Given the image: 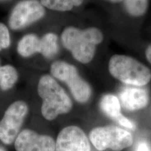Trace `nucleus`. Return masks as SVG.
<instances>
[{"instance_id": "obj_1", "label": "nucleus", "mask_w": 151, "mask_h": 151, "mask_svg": "<svg viewBox=\"0 0 151 151\" xmlns=\"http://www.w3.org/2000/svg\"><path fill=\"white\" fill-rule=\"evenodd\" d=\"M60 39L64 48L71 52L76 61L86 65L93 60L97 46L104 40V35L95 27L81 29L69 26L62 31Z\"/></svg>"}, {"instance_id": "obj_2", "label": "nucleus", "mask_w": 151, "mask_h": 151, "mask_svg": "<svg viewBox=\"0 0 151 151\" xmlns=\"http://www.w3.org/2000/svg\"><path fill=\"white\" fill-rule=\"evenodd\" d=\"M37 92L42 99L41 114L47 120H53L60 115L69 113L73 108L71 98L51 75L41 76Z\"/></svg>"}, {"instance_id": "obj_3", "label": "nucleus", "mask_w": 151, "mask_h": 151, "mask_svg": "<svg viewBox=\"0 0 151 151\" xmlns=\"http://www.w3.org/2000/svg\"><path fill=\"white\" fill-rule=\"evenodd\" d=\"M109 71L116 80L132 86H145L151 81L150 69L135 58L125 55L111 57Z\"/></svg>"}, {"instance_id": "obj_4", "label": "nucleus", "mask_w": 151, "mask_h": 151, "mask_svg": "<svg viewBox=\"0 0 151 151\" xmlns=\"http://www.w3.org/2000/svg\"><path fill=\"white\" fill-rule=\"evenodd\" d=\"M50 73L53 78L65 83L77 102L86 104L92 96L90 85L81 77L74 65L62 60H56L50 66Z\"/></svg>"}, {"instance_id": "obj_5", "label": "nucleus", "mask_w": 151, "mask_h": 151, "mask_svg": "<svg viewBox=\"0 0 151 151\" xmlns=\"http://www.w3.org/2000/svg\"><path fill=\"white\" fill-rule=\"evenodd\" d=\"M89 138L99 151L106 149L120 151L133 144V137L129 132L113 125L94 127L90 132Z\"/></svg>"}, {"instance_id": "obj_6", "label": "nucleus", "mask_w": 151, "mask_h": 151, "mask_svg": "<svg viewBox=\"0 0 151 151\" xmlns=\"http://www.w3.org/2000/svg\"><path fill=\"white\" fill-rule=\"evenodd\" d=\"M46 10L40 0H19L9 14V28L18 31L29 27L44 18Z\"/></svg>"}, {"instance_id": "obj_7", "label": "nucleus", "mask_w": 151, "mask_h": 151, "mask_svg": "<svg viewBox=\"0 0 151 151\" xmlns=\"http://www.w3.org/2000/svg\"><path fill=\"white\" fill-rule=\"evenodd\" d=\"M28 112L29 107L25 101L18 100L10 104L0 120L1 142L6 145H11L15 142Z\"/></svg>"}, {"instance_id": "obj_8", "label": "nucleus", "mask_w": 151, "mask_h": 151, "mask_svg": "<svg viewBox=\"0 0 151 151\" xmlns=\"http://www.w3.org/2000/svg\"><path fill=\"white\" fill-rule=\"evenodd\" d=\"M89 139L83 130L71 125L60 132L55 142V151H90Z\"/></svg>"}, {"instance_id": "obj_9", "label": "nucleus", "mask_w": 151, "mask_h": 151, "mask_svg": "<svg viewBox=\"0 0 151 151\" xmlns=\"http://www.w3.org/2000/svg\"><path fill=\"white\" fill-rule=\"evenodd\" d=\"M16 151H55L53 138L26 129L19 133L14 142Z\"/></svg>"}, {"instance_id": "obj_10", "label": "nucleus", "mask_w": 151, "mask_h": 151, "mask_svg": "<svg viewBox=\"0 0 151 151\" xmlns=\"http://www.w3.org/2000/svg\"><path fill=\"white\" fill-rule=\"evenodd\" d=\"M119 101L125 110L137 111L148 105L149 94L146 89L140 87H124L119 94Z\"/></svg>"}, {"instance_id": "obj_11", "label": "nucleus", "mask_w": 151, "mask_h": 151, "mask_svg": "<svg viewBox=\"0 0 151 151\" xmlns=\"http://www.w3.org/2000/svg\"><path fill=\"white\" fill-rule=\"evenodd\" d=\"M100 109L108 118L118 122L120 125L129 129H134L135 125L121 113V104L116 96L107 94L101 97L99 102Z\"/></svg>"}, {"instance_id": "obj_12", "label": "nucleus", "mask_w": 151, "mask_h": 151, "mask_svg": "<svg viewBox=\"0 0 151 151\" xmlns=\"http://www.w3.org/2000/svg\"><path fill=\"white\" fill-rule=\"evenodd\" d=\"M43 40L35 34H27L24 35L17 45V52L20 56L27 58L35 55L36 54H42Z\"/></svg>"}, {"instance_id": "obj_13", "label": "nucleus", "mask_w": 151, "mask_h": 151, "mask_svg": "<svg viewBox=\"0 0 151 151\" xmlns=\"http://www.w3.org/2000/svg\"><path fill=\"white\" fill-rule=\"evenodd\" d=\"M85 0H40L46 9L57 12H67L81 6Z\"/></svg>"}, {"instance_id": "obj_14", "label": "nucleus", "mask_w": 151, "mask_h": 151, "mask_svg": "<svg viewBox=\"0 0 151 151\" xmlns=\"http://www.w3.org/2000/svg\"><path fill=\"white\" fill-rule=\"evenodd\" d=\"M18 79V73L14 66L0 65V88L3 91L11 90Z\"/></svg>"}, {"instance_id": "obj_15", "label": "nucleus", "mask_w": 151, "mask_h": 151, "mask_svg": "<svg viewBox=\"0 0 151 151\" xmlns=\"http://www.w3.org/2000/svg\"><path fill=\"white\" fill-rule=\"evenodd\" d=\"M45 43V50L43 58L51 60L59 52V39L54 32H48L43 36Z\"/></svg>"}, {"instance_id": "obj_16", "label": "nucleus", "mask_w": 151, "mask_h": 151, "mask_svg": "<svg viewBox=\"0 0 151 151\" xmlns=\"http://www.w3.org/2000/svg\"><path fill=\"white\" fill-rule=\"evenodd\" d=\"M124 6L127 14L138 18L144 15L148 8L149 0H124Z\"/></svg>"}, {"instance_id": "obj_17", "label": "nucleus", "mask_w": 151, "mask_h": 151, "mask_svg": "<svg viewBox=\"0 0 151 151\" xmlns=\"http://www.w3.org/2000/svg\"><path fill=\"white\" fill-rule=\"evenodd\" d=\"M11 45V36L8 27L0 22V51L7 49Z\"/></svg>"}, {"instance_id": "obj_18", "label": "nucleus", "mask_w": 151, "mask_h": 151, "mask_svg": "<svg viewBox=\"0 0 151 151\" xmlns=\"http://www.w3.org/2000/svg\"><path fill=\"white\" fill-rule=\"evenodd\" d=\"M137 151H150V150H149L148 145L146 143H141L138 146Z\"/></svg>"}, {"instance_id": "obj_19", "label": "nucleus", "mask_w": 151, "mask_h": 151, "mask_svg": "<svg viewBox=\"0 0 151 151\" xmlns=\"http://www.w3.org/2000/svg\"><path fill=\"white\" fill-rule=\"evenodd\" d=\"M146 57L149 63L151 64V44L147 47L146 50Z\"/></svg>"}, {"instance_id": "obj_20", "label": "nucleus", "mask_w": 151, "mask_h": 151, "mask_svg": "<svg viewBox=\"0 0 151 151\" xmlns=\"http://www.w3.org/2000/svg\"><path fill=\"white\" fill-rule=\"evenodd\" d=\"M107 1H111V2H113V3H118V2H121V1H124V0H107Z\"/></svg>"}, {"instance_id": "obj_21", "label": "nucleus", "mask_w": 151, "mask_h": 151, "mask_svg": "<svg viewBox=\"0 0 151 151\" xmlns=\"http://www.w3.org/2000/svg\"><path fill=\"white\" fill-rule=\"evenodd\" d=\"M11 1V0H0V3H4V2H7V1Z\"/></svg>"}, {"instance_id": "obj_22", "label": "nucleus", "mask_w": 151, "mask_h": 151, "mask_svg": "<svg viewBox=\"0 0 151 151\" xmlns=\"http://www.w3.org/2000/svg\"><path fill=\"white\" fill-rule=\"evenodd\" d=\"M0 151H6V150L3 148V147L0 146Z\"/></svg>"}, {"instance_id": "obj_23", "label": "nucleus", "mask_w": 151, "mask_h": 151, "mask_svg": "<svg viewBox=\"0 0 151 151\" xmlns=\"http://www.w3.org/2000/svg\"><path fill=\"white\" fill-rule=\"evenodd\" d=\"M0 65H1V63H0Z\"/></svg>"}]
</instances>
